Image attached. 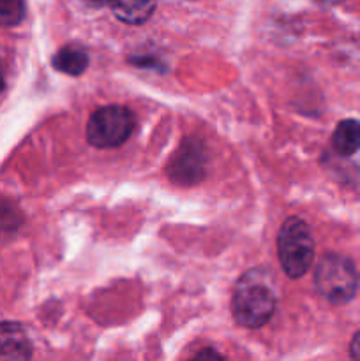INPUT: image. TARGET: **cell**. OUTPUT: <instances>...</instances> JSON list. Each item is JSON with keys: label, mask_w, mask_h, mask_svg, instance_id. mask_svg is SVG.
<instances>
[{"label": "cell", "mask_w": 360, "mask_h": 361, "mask_svg": "<svg viewBox=\"0 0 360 361\" xmlns=\"http://www.w3.org/2000/svg\"><path fill=\"white\" fill-rule=\"evenodd\" d=\"M4 85H6V78H4V71H2V66H0V92L4 90Z\"/></svg>", "instance_id": "13"}, {"label": "cell", "mask_w": 360, "mask_h": 361, "mask_svg": "<svg viewBox=\"0 0 360 361\" xmlns=\"http://www.w3.org/2000/svg\"><path fill=\"white\" fill-rule=\"evenodd\" d=\"M193 361H224V360H222V356L219 355V353H215L214 349H203V351H200L196 356H194Z\"/></svg>", "instance_id": "11"}, {"label": "cell", "mask_w": 360, "mask_h": 361, "mask_svg": "<svg viewBox=\"0 0 360 361\" xmlns=\"http://www.w3.org/2000/svg\"><path fill=\"white\" fill-rule=\"evenodd\" d=\"M53 67L69 76H80L88 67V55L78 46H64L53 56Z\"/></svg>", "instance_id": "8"}, {"label": "cell", "mask_w": 360, "mask_h": 361, "mask_svg": "<svg viewBox=\"0 0 360 361\" xmlns=\"http://www.w3.org/2000/svg\"><path fill=\"white\" fill-rule=\"evenodd\" d=\"M349 356L353 361H360V331L353 337L352 345H349Z\"/></svg>", "instance_id": "12"}, {"label": "cell", "mask_w": 360, "mask_h": 361, "mask_svg": "<svg viewBox=\"0 0 360 361\" xmlns=\"http://www.w3.org/2000/svg\"><path fill=\"white\" fill-rule=\"evenodd\" d=\"M113 13L120 21L129 25H138L147 21L155 9V4L140 2V4H113Z\"/></svg>", "instance_id": "9"}, {"label": "cell", "mask_w": 360, "mask_h": 361, "mask_svg": "<svg viewBox=\"0 0 360 361\" xmlns=\"http://www.w3.org/2000/svg\"><path fill=\"white\" fill-rule=\"evenodd\" d=\"M32 342L21 324L0 323V361H30Z\"/></svg>", "instance_id": "6"}, {"label": "cell", "mask_w": 360, "mask_h": 361, "mask_svg": "<svg viewBox=\"0 0 360 361\" xmlns=\"http://www.w3.org/2000/svg\"><path fill=\"white\" fill-rule=\"evenodd\" d=\"M25 18V4L18 0H0V27H13Z\"/></svg>", "instance_id": "10"}, {"label": "cell", "mask_w": 360, "mask_h": 361, "mask_svg": "<svg viewBox=\"0 0 360 361\" xmlns=\"http://www.w3.org/2000/svg\"><path fill=\"white\" fill-rule=\"evenodd\" d=\"M136 118L124 106H104L92 113L87 123V140L95 148H115L134 133Z\"/></svg>", "instance_id": "4"}, {"label": "cell", "mask_w": 360, "mask_h": 361, "mask_svg": "<svg viewBox=\"0 0 360 361\" xmlns=\"http://www.w3.org/2000/svg\"><path fill=\"white\" fill-rule=\"evenodd\" d=\"M332 147L342 157L356 154L360 150V122L359 120H342L332 134Z\"/></svg>", "instance_id": "7"}, {"label": "cell", "mask_w": 360, "mask_h": 361, "mask_svg": "<svg viewBox=\"0 0 360 361\" xmlns=\"http://www.w3.org/2000/svg\"><path fill=\"white\" fill-rule=\"evenodd\" d=\"M277 257L289 279H300L314 261V240L306 221L289 217L282 222L277 235Z\"/></svg>", "instance_id": "2"}, {"label": "cell", "mask_w": 360, "mask_h": 361, "mask_svg": "<svg viewBox=\"0 0 360 361\" xmlns=\"http://www.w3.org/2000/svg\"><path fill=\"white\" fill-rule=\"evenodd\" d=\"M359 271L348 257L330 252L318 261L314 286L318 293L334 305L352 302L359 291Z\"/></svg>", "instance_id": "3"}, {"label": "cell", "mask_w": 360, "mask_h": 361, "mask_svg": "<svg viewBox=\"0 0 360 361\" xmlns=\"http://www.w3.org/2000/svg\"><path fill=\"white\" fill-rule=\"evenodd\" d=\"M277 307V296L261 270L247 271L236 282L232 298V314L244 328H261L272 319Z\"/></svg>", "instance_id": "1"}, {"label": "cell", "mask_w": 360, "mask_h": 361, "mask_svg": "<svg viewBox=\"0 0 360 361\" xmlns=\"http://www.w3.org/2000/svg\"><path fill=\"white\" fill-rule=\"evenodd\" d=\"M169 176L182 185H193L205 176V154L198 141H186L169 162Z\"/></svg>", "instance_id": "5"}]
</instances>
